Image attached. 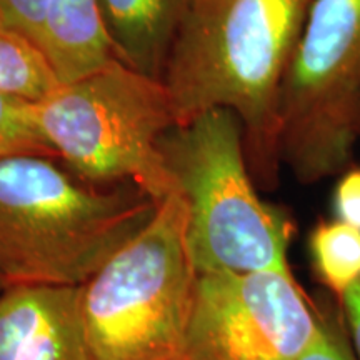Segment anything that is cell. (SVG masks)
I'll use <instances>...</instances> for the list:
<instances>
[{"instance_id": "cell-1", "label": "cell", "mask_w": 360, "mask_h": 360, "mask_svg": "<svg viewBox=\"0 0 360 360\" xmlns=\"http://www.w3.org/2000/svg\"><path fill=\"white\" fill-rule=\"evenodd\" d=\"M314 0H193L164 82L177 125L236 114L259 191L281 180V94Z\"/></svg>"}, {"instance_id": "cell-2", "label": "cell", "mask_w": 360, "mask_h": 360, "mask_svg": "<svg viewBox=\"0 0 360 360\" xmlns=\"http://www.w3.org/2000/svg\"><path fill=\"white\" fill-rule=\"evenodd\" d=\"M155 209L132 184L101 188L51 157H0V278L84 285Z\"/></svg>"}, {"instance_id": "cell-3", "label": "cell", "mask_w": 360, "mask_h": 360, "mask_svg": "<svg viewBox=\"0 0 360 360\" xmlns=\"http://www.w3.org/2000/svg\"><path fill=\"white\" fill-rule=\"evenodd\" d=\"M180 192L80 285V314L92 360H182L199 270Z\"/></svg>"}, {"instance_id": "cell-4", "label": "cell", "mask_w": 360, "mask_h": 360, "mask_svg": "<svg viewBox=\"0 0 360 360\" xmlns=\"http://www.w3.org/2000/svg\"><path fill=\"white\" fill-rule=\"evenodd\" d=\"M165 164L188 205L187 237L199 272L290 270L289 210L265 202L252 179L233 112L212 109L160 139Z\"/></svg>"}, {"instance_id": "cell-5", "label": "cell", "mask_w": 360, "mask_h": 360, "mask_svg": "<svg viewBox=\"0 0 360 360\" xmlns=\"http://www.w3.org/2000/svg\"><path fill=\"white\" fill-rule=\"evenodd\" d=\"M45 141L80 179L97 186L132 184L157 204L179 192L160 139L177 125L162 79L114 57L92 74L60 82L34 103Z\"/></svg>"}, {"instance_id": "cell-6", "label": "cell", "mask_w": 360, "mask_h": 360, "mask_svg": "<svg viewBox=\"0 0 360 360\" xmlns=\"http://www.w3.org/2000/svg\"><path fill=\"white\" fill-rule=\"evenodd\" d=\"M359 110L360 0H314L281 94L282 165L297 182L352 165Z\"/></svg>"}, {"instance_id": "cell-7", "label": "cell", "mask_w": 360, "mask_h": 360, "mask_svg": "<svg viewBox=\"0 0 360 360\" xmlns=\"http://www.w3.org/2000/svg\"><path fill=\"white\" fill-rule=\"evenodd\" d=\"M315 330L292 269L199 272L182 360H300Z\"/></svg>"}, {"instance_id": "cell-8", "label": "cell", "mask_w": 360, "mask_h": 360, "mask_svg": "<svg viewBox=\"0 0 360 360\" xmlns=\"http://www.w3.org/2000/svg\"><path fill=\"white\" fill-rule=\"evenodd\" d=\"M0 360H92L80 285H11L0 292Z\"/></svg>"}, {"instance_id": "cell-9", "label": "cell", "mask_w": 360, "mask_h": 360, "mask_svg": "<svg viewBox=\"0 0 360 360\" xmlns=\"http://www.w3.org/2000/svg\"><path fill=\"white\" fill-rule=\"evenodd\" d=\"M114 56L164 80L170 53L193 0H98Z\"/></svg>"}, {"instance_id": "cell-10", "label": "cell", "mask_w": 360, "mask_h": 360, "mask_svg": "<svg viewBox=\"0 0 360 360\" xmlns=\"http://www.w3.org/2000/svg\"><path fill=\"white\" fill-rule=\"evenodd\" d=\"M40 51L58 82H72L114 58L98 0H47Z\"/></svg>"}, {"instance_id": "cell-11", "label": "cell", "mask_w": 360, "mask_h": 360, "mask_svg": "<svg viewBox=\"0 0 360 360\" xmlns=\"http://www.w3.org/2000/svg\"><path fill=\"white\" fill-rule=\"evenodd\" d=\"M309 257L322 289L344 299L360 281V229L334 220H319L309 233Z\"/></svg>"}, {"instance_id": "cell-12", "label": "cell", "mask_w": 360, "mask_h": 360, "mask_svg": "<svg viewBox=\"0 0 360 360\" xmlns=\"http://www.w3.org/2000/svg\"><path fill=\"white\" fill-rule=\"evenodd\" d=\"M58 84L39 45L13 29L0 13V92L35 103Z\"/></svg>"}, {"instance_id": "cell-13", "label": "cell", "mask_w": 360, "mask_h": 360, "mask_svg": "<svg viewBox=\"0 0 360 360\" xmlns=\"http://www.w3.org/2000/svg\"><path fill=\"white\" fill-rule=\"evenodd\" d=\"M42 155L58 159L37 127L34 103L0 92V157Z\"/></svg>"}, {"instance_id": "cell-14", "label": "cell", "mask_w": 360, "mask_h": 360, "mask_svg": "<svg viewBox=\"0 0 360 360\" xmlns=\"http://www.w3.org/2000/svg\"><path fill=\"white\" fill-rule=\"evenodd\" d=\"M312 300L317 314V330L300 360H359L342 300L323 289Z\"/></svg>"}, {"instance_id": "cell-15", "label": "cell", "mask_w": 360, "mask_h": 360, "mask_svg": "<svg viewBox=\"0 0 360 360\" xmlns=\"http://www.w3.org/2000/svg\"><path fill=\"white\" fill-rule=\"evenodd\" d=\"M45 6H47V0H0V13L13 29L39 45Z\"/></svg>"}, {"instance_id": "cell-16", "label": "cell", "mask_w": 360, "mask_h": 360, "mask_svg": "<svg viewBox=\"0 0 360 360\" xmlns=\"http://www.w3.org/2000/svg\"><path fill=\"white\" fill-rule=\"evenodd\" d=\"M332 199L335 219L360 229V167L350 165L339 175Z\"/></svg>"}, {"instance_id": "cell-17", "label": "cell", "mask_w": 360, "mask_h": 360, "mask_svg": "<svg viewBox=\"0 0 360 360\" xmlns=\"http://www.w3.org/2000/svg\"><path fill=\"white\" fill-rule=\"evenodd\" d=\"M342 305H344L345 321H347L354 350L360 360V281L345 292Z\"/></svg>"}, {"instance_id": "cell-18", "label": "cell", "mask_w": 360, "mask_h": 360, "mask_svg": "<svg viewBox=\"0 0 360 360\" xmlns=\"http://www.w3.org/2000/svg\"><path fill=\"white\" fill-rule=\"evenodd\" d=\"M4 289H7V283L2 281V278H0V292H2Z\"/></svg>"}, {"instance_id": "cell-19", "label": "cell", "mask_w": 360, "mask_h": 360, "mask_svg": "<svg viewBox=\"0 0 360 360\" xmlns=\"http://www.w3.org/2000/svg\"><path fill=\"white\" fill-rule=\"evenodd\" d=\"M357 132H359V141H360V110H359V119H357Z\"/></svg>"}]
</instances>
